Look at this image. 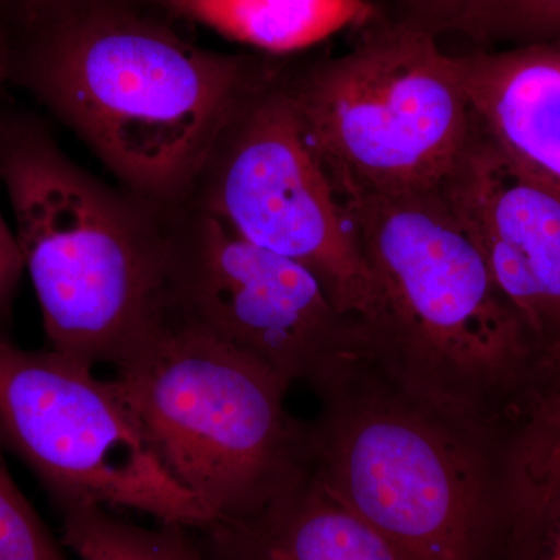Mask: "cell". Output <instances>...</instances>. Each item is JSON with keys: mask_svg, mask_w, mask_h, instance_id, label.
Masks as SVG:
<instances>
[{"mask_svg": "<svg viewBox=\"0 0 560 560\" xmlns=\"http://www.w3.org/2000/svg\"><path fill=\"white\" fill-rule=\"evenodd\" d=\"M178 16L270 54L315 46L378 20L371 0H161Z\"/></svg>", "mask_w": 560, "mask_h": 560, "instance_id": "cell-13", "label": "cell"}, {"mask_svg": "<svg viewBox=\"0 0 560 560\" xmlns=\"http://www.w3.org/2000/svg\"><path fill=\"white\" fill-rule=\"evenodd\" d=\"M378 296V366L419 400L489 436L536 386L525 330L440 190L338 195Z\"/></svg>", "mask_w": 560, "mask_h": 560, "instance_id": "cell-1", "label": "cell"}, {"mask_svg": "<svg viewBox=\"0 0 560 560\" xmlns=\"http://www.w3.org/2000/svg\"><path fill=\"white\" fill-rule=\"evenodd\" d=\"M24 271L25 261L16 232L11 230L0 210V334H7L11 304Z\"/></svg>", "mask_w": 560, "mask_h": 560, "instance_id": "cell-19", "label": "cell"}, {"mask_svg": "<svg viewBox=\"0 0 560 560\" xmlns=\"http://www.w3.org/2000/svg\"><path fill=\"white\" fill-rule=\"evenodd\" d=\"M2 73H3V60H2V55H0V79H2Z\"/></svg>", "mask_w": 560, "mask_h": 560, "instance_id": "cell-22", "label": "cell"}, {"mask_svg": "<svg viewBox=\"0 0 560 560\" xmlns=\"http://www.w3.org/2000/svg\"><path fill=\"white\" fill-rule=\"evenodd\" d=\"M113 382L162 466L215 522L259 514L311 467V425L287 411L290 386L198 327L168 320Z\"/></svg>", "mask_w": 560, "mask_h": 560, "instance_id": "cell-4", "label": "cell"}, {"mask_svg": "<svg viewBox=\"0 0 560 560\" xmlns=\"http://www.w3.org/2000/svg\"><path fill=\"white\" fill-rule=\"evenodd\" d=\"M28 2H31L33 7H38L43 5V3H46V0H28Z\"/></svg>", "mask_w": 560, "mask_h": 560, "instance_id": "cell-21", "label": "cell"}, {"mask_svg": "<svg viewBox=\"0 0 560 560\" xmlns=\"http://www.w3.org/2000/svg\"><path fill=\"white\" fill-rule=\"evenodd\" d=\"M311 469L404 560H477L488 436L401 388L375 361L319 394Z\"/></svg>", "mask_w": 560, "mask_h": 560, "instance_id": "cell-5", "label": "cell"}, {"mask_svg": "<svg viewBox=\"0 0 560 560\" xmlns=\"http://www.w3.org/2000/svg\"><path fill=\"white\" fill-rule=\"evenodd\" d=\"M340 57L287 81L337 194L440 190L477 132L455 55L404 22L375 21Z\"/></svg>", "mask_w": 560, "mask_h": 560, "instance_id": "cell-6", "label": "cell"}, {"mask_svg": "<svg viewBox=\"0 0 560 560\" xmlns=\"http://www.w3.org/2000/svg\"><path fill=\"white\" fill-rule=\"evenodd\" d=\"M0 441V560H69L11 477Z\"/></svg>", "mask_w": 560, "mask_h": 560, "instance_id": "cell-16", "label": "cell"}, {"mask_svg": "<svg viewBox=\"0 0 560 560\" xmlns=\"http://www.w3.org/2000/svg\"><path fill=\"white\" fill-rule=\"evenodd\" d=\"M200 184L201 212L307 268L338 311L374 340L382 316L377 283L287 83L261 77L235 110Z\"/></svg>", "mask_w": 560, "mask_h": 560, "instance_id": "cell-8", "label": "cell"}, {"mask_svg": "<svg viewBox=\"0 0 560 560\" xmlns=\"http://www.w3.org/2000/svg\"><path fill=\"white\" fill-rule=\"evenodd\" d=\"M396 21L438 36L442 33H464L481 40L482 22L492 0H396Z\"/></svg>", "mask_w": 560, "mask_h": 560, "instance_id": "cell-18", "label": "cell"}, {"mask_svg": "<svg viewBox=\"0 0 560 560\" xmlns=\"http://www.w3.org/2000/svg\"><path fill=\"white\" fill-rule=\"evenodd\" d=\"M441 191L528 337L536 359L530 394L559 381L560 189L508 160L477 127Z\"/></svg>", "mask_w": 560, "mask_h": 560, "instance_id": "cell-10", "label": "cell"}, {"mask_svg": "<svg viewBox=\"0 0 560 560\" xmlns=\"http://www.w3.org/2000/svg\"><path fill=\"white\" fill-rule=\"evenodd\" d=\"M560 39V0H492L481 40L517 44Z\"/></svg>", "mask_w": 560, "mask_h": 560, "instance_id": "cell-17", "label": "cell"}, {"mask_svg": "<svg viewBox=\"0 0 560 560\" xmlns=\"http://www.w3.org/2000/svg\"><path fill=\"white\" fill-rule=\"evenodd\" d=\"M530 560H560V499L529 530Z\"/></svg>", "mask_w": 560, "mask_h": 560, "instance_id": "cell-20", "label": "cell"}, {"mask_svg": "<svg viewBox=\"0 0 560 560\" xmlns=\"http://www.w3.org/2000/svg\"><path fill=\"white\" fill-rule=\"evenodd\" d=\"M0 441L33 471L58 511L131 510L201 528L208 508L162 466L113 381L47 348L0 334Z\"/></svg>", "mask_w": 560, "mask_h": 560, "instance_id": "cell-7", "label": "cell"}, {"mask_svg": "<svg viewBox=\"0 0 560 560\" xmlns=\"http://www.w3.org/2000/svg\"><path fill=\"white\" fill-rule=\"evenodd\" d=\"M0 180L47 345L120 370L171 319L175 223L81 171L35 121L0 119Z\"/></svg>", "mask_w": 560, "mask_h": 560, "instance_id": "cell-3", "label": "cell"}, {"mask_svg": "<svg viewBox=\"0 0 560 560\" xmlns=\"http://www.w3.org/2000/svg\"><path fill=\"white\" fill-rule=\"evenodd\" d=\"M194 533L208 560H404L311 467L259 514Z\"/></svg>", "mask_w": 560, "mask_h": 560, "instance_id": "cell-12", "label": "cell"}, {"mask_svg": "<svg viewBox=\"0 0 560 560\" xmlns=\"http://www.w3.org/2000/svg\"><path fill=\"white\" fill-rule=\"evenodd\" d=\"M171 320L208 331L318 396L375 361L370 334L338 311L313 272L201 210L175 223Z\"/></svg>", "mask_w": 560, "mask_h": 560, "instance_id": "cell-9", "label": "cell"}, {"mask_svg": "<svg viewBox=\"0 0 560 560\" xmlns=\"http://www.w3.org/2000/svg\"><path fill=\"white\" fill-rule=\"evenodd\" d=\"M62 547L79 560H208L194 528H145L110 514L106 508L62 512Z\"/></svg>", "mask_w": 560, "mask_h": 560, "instance_id": "cell-15", "label": "cell"}, {"mask_svg": "<svg viewBox=\"0 0 560 560\" xmlns=\"http://www.w3.org/2000/svg\"><path fill=\"white\" fill-rule=\"evenodd\" d=\"M456 62L482 135L560 189V39L477 50Z\"/></svg>", "mask_w": 560, "mask_h": 560, "instance_id": "cell-11", "label": "cell"}, {"mask_svg": "<svg viewBox=\"0 0 560 560\" xmlns=\"http://www.w3.org/2000/svg\"><path fill=\"white\" fill-rule=\"evenodd\" d=\"M25 79L121 183L173 205L197 187L261 77L242 58L195 47L156 22L94 10L60 22Z\"/></svg>", "mask_w": 560, "mask_h": 560, "instance_id": "cell-2", "label": "cell"}, {"mask_svg": "<svg viewBox=\"0 0 560 560\" xmlns=\"http://www.w3.org/2000/svg\"><path fill=\"white\" fill-rule=\"evenodd\" d=\"M504 452V497L523 534L560 499V378L530 394L514 415Z\"/></svg>", "mask_w": 560, "mask_h": 560, "instance_id": "cell-14", "label": "cell"}]
</instances>
